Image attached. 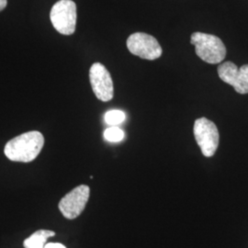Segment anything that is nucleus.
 I'll return each instance as SVG.
<instances>
[{
	"label": "nucleus",
	"mask_w": 248,
	"mask_h": 248,
	"mask_svg": "<svg viewBox=\"0 0 248 248\" xmlns=\"http://www.w3.org/2000/svg\"><path fill=\"white\" fill-rule=\"evenodd\" d=\"M45 145V137L37 131L22 133L5 145V155L11 161L30 163L36 159Z\"/></svg>",
	"instance_id": "obj_1"
},
{
	"label": "nucleus",
	"mask_w": 248,
	"mask_h": 248,
	"mask_svg": "<svg viewBox=\"0 0 248 248\" xmlns=\"http://www.w3.org/2000/svg\"><path fill=\"white\" fill-rule=\"evenodd\" d=\"M190 43L195 46L197 55L204 62L215 64L225 58L226 47L217 36L194 32L190 37Z\"/></svg>",
	"instance_id": "obj_2"
},
{
	"label": "nucleus",
	"mask_w": 248,
	"mask_h": 248,
	"mask_svg": "<svg viewBox=\"0 0 248 248\" xmlns=\"http://www.w3.org/2000/svg\"><path fill=\"white\" fill-rule=\"evenodd\" d=\"M50 18L54 29L62 35H71L77 25V5L72 0H60L53 5Z\"/></svg>",
	"instance_id": "obj_3"
},
{
	"label": "nucleus",
	"mask_w": 248,
	"mask_h": 248,
	"mask_svg": "<svg viewBox=\"0 0 248 248\" xmlns=\"http://www.w3.org/2000/svg\"><path fill=\"white\" fill-rule=\"evenodd\" d=\"M194 136L204 156L211 157L214 155L219 146L220 140L219 132L214 123L206 118L196 120Z\"/></svg>",
	"instance_id": "obj_4"
},
{
	"label": "nucleus",
	"mask_w": 248,
	"mask_h": 248,
	"mask_svg": "<svg viewBox=\"0 0 248 248\" xmlns=\"http://www.w3.org/2000/svg\"><path fill=\"white\" fill-rule=\"evenodd\" d=\"M127 47L131 53L145 60H155L162 55V48L154 36L136 32L127 40Z\"/></svg>",
	"instance_id": "obj_5"
},
{
	"label": "nucleus",
	"mask_w": 248,
	"mask_h": 248,
	"mask_svg": "<svg viewBox=\"0 0 248 248\" xmlns=\"http://www.w3.org/2000/svg\"><path fill=\"white\" fill-rule=\"evenodd\" d=\"M90 196V188L87 185H79L62 198L59 202V210L63 217L73 220L78 217L86 208Z\"/></svg>",
	"instance_id": "obj_6"
},
{
	"label": "nucleus",
	"mask_w": 248,
	"mask_h": 248,
	"mask_svg": "<svg viewBox=\"0 0 248 248\" xmlns=\"http://www.w3.org/2000/svg\"><path fill=\"white\" fill-rule=\"evenodd\" d=\"M89 80L95 96L103 102H108L113 98V82L109 72L100 63L95 62L89 70Z\"/></svg>",
	"instance_id": "obj_7"
},
{
	"label": "nucleus",
	"mask_w": 248,
	"mask_h": 248,
	"mask_svg": "<svg viewBox=\"0 0 248 248\" xmlns=\"http://www.w3.org/2000/svg\"><path fill=\"white\" fill-rule=\"evenodd\" d=\"M218 75L224 83L232 86L237 93L248 94V64L238 68L233 62H222L218 66Z\"/></svg>",
	"instance_id": "obj_8"
},
{
	"label": "nucleus",
	"mask_w": 248,
	"mask_h": 248,
	"mask_svg": "<svg viewBox=\"0 0 248 248\" xmlns=\"http://www.w3.org/2000/svg\"><path fill=\"white\" fill-rule=\"evenodd\" d=\"M55 235V232L50 230H39L24 240L25 248H45L47 239Z\"/></svg>",
	"instance_id": "obj_9"
},
{
	"label": "nucleus",
	"mask_w": 248,
	"mask_h": 248,
	"mask_svg": "<svg viewBox=\"0 0 248 248\" xmlns=\"http://www.w3.org/2000/svg\"><path fill=\"white\" fill-rule=\"evenodd\" d=\"M126 115L124 111L119 109H112L108 110L104 116L105 123L109 126H117L119 124L124 123Z\"/></svg>",
	"instance_id": "obj_10"
},
{
	"label": "nucleus",
	"mask_w": 248,
	"mask_h": 248,
	"mask_svg": "<svg viewBox=\"0 0 248 248\" xmlns=\"http://www.w3.org/2000/svg\"><path fill=\"white\" fill-rule=\"evenodd\" d=\"M103 135L108 142H121L124 140L125 136L124 131L117 126H111L106 129Z\"/></svg>",
	"instance_id": "obj_11"
},
{
	"label": "nucleus",
	"mask_w": 248,
	"mask_h": 248,
	"mask_svg": "<svg viewBox=\"0 0 248 248\" xmlns=\"http://www.w3.org/2000/svg\"><path fill=\"white\" fill-rule=\"evenodd\" d=\"M45 248H66L62 244H59V243H49V244H46Z\"/></svg>",
	"instance_id": "obj_12"
},
{
	"label": "nucleus",
	"mask_w": 248,
	"mask_h": 248,
	"mask_svg": "<svg viewBox=\"0 0 248 248\" xmlns=\"http://www.w3.org/2000/svg\"><path fill=\"white\" fill-rule=\"evenodd\" d=\"M7 4H8V0H0V11H2L7 7Z\"/></svg>",
	"instance_id": "obj_13"
}]
</instances>
